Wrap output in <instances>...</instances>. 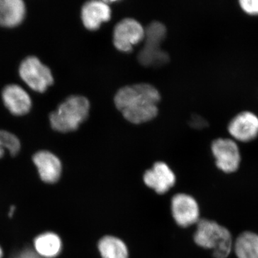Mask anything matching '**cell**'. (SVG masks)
Segmentation results:
<instances>
[{
	"mask_svg": "<svg viewBox=\"0 0 258 258\" xmlns=\"http://www.w3.org/2000/svg\"><path fill=\"white\" fill-rule=\"evenodd\" d=\"M160 94L147 83L125 86L115 94V106L131 123L140 124L157 116Z\"/></svg>",
	"mask_w": 258,
	"mask_h": 258,
	"instance_id": "cell-1",
	"label": "cell"
},
{
	"mask_svg": "<svg viewBox=\"0 0 258 258\" xmlns=\"http://www.w3.org/2000/svg\"><path fill=\"white\" fill-rule=\"evenodd\" d=\"M194 241L199 247L212 249L215 258H227L233 247L230 231L217 222L200 219Z\"/></svg>",
	"mask_w": 258,
	"mask_h": 258,
	"instance_id": "cell-2",
	"label": "cell"
},
{
	"mask_svg": "<svg viewBox=\"0 0 258 258\" xmlns=\"http://www.w3.org/2000/svg\"><path fill=\"white\" fill-rule=\"evenodd\" d=\"M90 103L86 97L70 96L50 115L51 126L61 133L74 132L89 114Z\"/></svg>",
	"mask_w": 258,
	"mask_h": 258,
	"instance_id": "cell-3",
	"label": "cell"
},
{
	"mask_svg": "<svg viewBox=\"0 0 258 258\" xmlns=\"http://www.w3.org/2000/svg\"><path fill=\"white\" fill-rule=\"evenodd\" d=\"M144 30L145 44L139 52V62L146 66H160L166 63L169 56L161 49V43L166 35V27L159 22H153Z\"/></svg>",
	"mask_w": 258,
	"mask_h": 258,
	"instance_id": "cell-4",
	"label": "cell"
},
{
	"mask_svg": "<svg viewBox=\"0 0 258 258\" xmlns=\"http://www.w3.org/2000/svg\"><path fill=\"white\" fill-rule=\"evenodd\" d=\"M19 74L29 87L39 93L45 92L54 82L50 69L34 56L28 57L22 62Z\"/></svg>",
	"mask_w": 258,
	"mask_h": 258,
	"instance_id": "cell-5",
	"label": "cell"
},
{
	"mask_svg": "<svg viewBox=\"0 0 258 258\" xmlns=\"http://www.w3.org/2000/svg\"><path fill=\"white\" fill-rule=\"evenodd\" d=\"M171 212L176 225L183 228L197 225L200 220V209L198 201L188 194L178 193L173 196Z\"/></svg>",
	"mask_w": 258,
	"mask_h": 258,
	"instance_id": "cell-6",
	"label": "cell"
},
{
	"mask_svg": "<svg viewBox=\"0 0 258 258\" xmlns=\"http://www.w3.org/2000/svg\"><path fill=\"white\" fill-rule=\"evenodd\" d=\"M212 152L217 168L223 172H235L240 166V149L232 139L220 138L214 141Z\"/></svg>",
	"mask_w": 258,
	"mask_h": 258,
	"instance_id": "cell-7",
	"label": "cell"
},
{
	"mask_svg": "<svg viewBox=\"0 0 258 258\" xmlns=\"http://www.w3.org/2000/svg\"><path fill=\"white\" fill-rule=\"evenodd\" d=\"M145 30L137 20L125 18L119 22L113 30V44L121 52H128L134 45L142 42Z\"/></svg>",
	"mask_w": 258,
	"mask_h": 258,
	"instance_id": "cell-8",
	"label": "cell"
},
{
	"mask_svg": "<svg viewBox=\"0 0 258 258\" xmlns=\"http://www.w3.org/2000/svg\"><path fill=\"white\" fill-rule=\"evenodd\" d=\"M144 184L158 195H164L176 184V176L170 166L163 161H157L143 176Z\"/></svg>",
	"mask_w": 258,
	"mask_h": 258,
	"instance_id": "cell-9",
	"label": "cell"
},
{
	"mask_svg": "<svg viewBox=\"0 0 258 258\" xmlns=\"http://www.w3.org/2000/svg\"><path fill=\"white\" fill-rule=\"evenodd\" d=\"M40 179L46 184H55L62 172V163L57 156L48 151H40L32 157Z\"/></svg>",
	"mask_w": 258,
	"mask_h": 258,
	"instance_id": "cell-10",
	"label": "cell"
},
{
	"mask_svg": "<svg viewBox=\"0 0 258 258\" xmlns=\"http://www.w3.org/2000/svg\"><path fill=\"white\" fill-rule=\"evenodd\" d=\"M228 132L240 142H249L257 137L258 116L252 112H240L230 120Z\"/></svg>",
	"mask_w": 258,
	"mask_h": 258,
	"instance_id": "cell-11",
	"label": "cell"
},
{
	"mask_svg": "<svg viewBox=\"0 0 258 258\" xmlns=\"http://www.w3.org/2000/svg\"><path fill=\"white\" fill-rule=\"evenodd\" d=\"M2 96L5 106L12 114L25 115L31 108V98L28 93L18 85L7 86L3 90Z\"/></svg>",
	"mask_w": 258,
	"mask_h": 258,
	"instance_id": "cell-12",
	"label": "cell"
},
{
	"mask_svg": "<svg viewBox=\"0 0 258 258\" xmlns=\"http://www.w3.org/2000/svg\"><path fill=\"white\" fill-rule=\"evenodd\" d=\"M111 10L103 1H90L83 5L81 18L83 25L90 30H96L102 23L111 18Z\"/></svg>",
	"mask_w": 258,
	"mask_h": 258,
	"instance_id": "cell-13",
	"label": "cell"
},
{
	"mask_svg": "<svg viewBox=\"0 0 258 258\" xmlns=\"http://www.w3.org/2000/svg\"><path fill=\"white\" fill-rule=\"evenodd\" d=\"M26 13L22 0H0V26L14 28L23 21Z\"/></svg>",
	"mask_w": 258,
	"mask_h": 258,
	"instance_id": "cell-14",
	"label": "cell"
},
{
	"mask_svg": "<svg viewBox=\"0 0 258 258\" xmlns=\"http://www.w3.org/2000/svg\"><path fill=\"white\" fill-rule=\"evenodd\" d=\"M35 252L42 258H55L62 252V239L55 232H47L37 235L34 240Z\"/></svg>",
	"mask_w": 258,
	"mask_h": 258,
	"instance_id": "cell-15",
	"label": "cell"
},
{
	"mask_svg": "<svg viewBox=\"0 0 258 258\" xmlns=\"http://www.w3.org/2000/svg\"><path fill=\"white\" fill-rule=\"evenodd\" d=\"M98 249L101 258H128L126 243L115 235H105L98 242Z\"/></svg>",
	"mask_w": 258,
	"mask_h": 258,
	"instance_id": "cell-16",
	"label": "cell"
},
{
	"mask_svg": "<svg viewBox=\"0 0 258 258\" xmlns=\"http://www.w3.org/2000/svg\"><path fill=\"white\" fill-rule=\"evenodd\" d=\"M237 258H258V235L244 232L238 236L234 244Z\"/></svg>",
	"mask_w": 258,
	"mask_h": 258,
	"instance_id": "cell-17",
	"label": "cell"
},
{
	"mask_svg": "<svg viewBox=\"0 0 258 258\" xmlns=\"http://www.w3.org/2000/svg\"><path fill=\"white\" fill-rule=\"evenodd\" d=\"M0 145L4 150L7 149L11 156L17 155L21 149V144L18 137L4 130H0Z\"/></svg>",
	"mask_w": 258,
	"mask_h": 258,
	"instance_id": "cell-18",
	"label": "cell"
},
{
	"mask_svg": "<svg viewBox=\"0 0 258 258\" xmlns=\"http://www.w3.org/2000/svg\"><path fill=\"white\" fill-rule=\"evenodd\" d=\"M241 8L247 14L258 15V0H240Z\"/></svg>",
	"mask_w": 258,
	"mask_h": 258,
	"instance_id": "cell-19",
	"label": "cell"
},
{
	"mask_svg": "<svg viewBox=\"0 0 258 258\" xmlns=\"http://www.w3.org/2000/svg\"><path fill=\"white\" fill-rule=\"evenodd\" d=\"M11 258H42L31 248H25L15 254Z\"/></svg>",
	"mask_w": 258,
	"mask_h": 258,
	"instance_id": "cell-20",
	"label": "cell"
},
{
	"mask_svg": "<svg viewBox=\"0 0 258 258\" xmlns=\"http://www.w3.org/2000/svg\"><path fill=\"white\" fill-rule=\"evenodd\" d=\"M5 154V150L3 149V148L1 147L0 145V159L4 156Z\"/></svg>",
	"mask_w": 258,
	"mask_h": 258,
	"instance_id": "cell-21",
	"label": "cell"
},
{
	"mask_svg": "<svg viewBox=\"0 0 258 258\" xmlns=\"http://www.w3.org/2000/svg\"><path fill=\"white\" fill-rule=\"evenodd\" d=\"M3 257V249H2V247H0V258Z\"/></svg>",
	"mask_w": 258,
	"mask_h": 258,
	"instance_id": "cell-22",
	"label": "cell"
}]
</instances>
